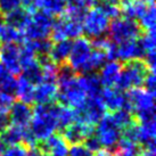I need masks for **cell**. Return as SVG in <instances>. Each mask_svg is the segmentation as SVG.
<instances>
[{"mask_svg":"<svg viewBox=\"0 0 156 156\" xmlns=\"http://www.w3.org/2000/svg\"><path fill=\"white\" fill-rule=\"evenodd\" d=\"M61 106L52 101L49 104H37L33 107V116L30 122V130L38 141L47 139L57 131V114Z\"/></svg>","mask_w":156,"mask_h":156,"instance_id":"obj_1","label":"cell"},{"mask_svg":"<svg viewBox=\"0 0 156 156\" xmlns=\"http://www.w3.org/2000/svg\"><path fill=\"white\" fill-rule=\"evenodd\" d=\"M149 69L143 59H130L122 63L120 76L115 88L120 91H129L136 88H143L145 79L149 74Z\"/></svg>","mask_w":156,"mask_h":156,"instance_id":"obj_2","label":"cell"},{"mask_svg":"<svg viewBox=\"0 0 156 156\" xmlns=\"http://www.w3.org/2000/svg\"><path fill=\"white\" fill-rule=\"evenodd\" d=\"M96 128V136L101 146L112 156L120 152L119 141L121 139V129L117 126L112 114H105Z\"/></svg>","mask_w":156,"mask_h":156,"instance_id":"obj_3","label":"cell"},{"mask_svg":"<svg viewBox=\"0 0 156 156\" xmlns=\"http://www.w3.org/2000/svg\"><path fill=\"white\" fill-rule=\"evenodd\" d=\"M145 33L138 22L133 20H128L124 17H119L112 20L108 25L109 39L120 44L122 41L130 39H137Z\"/></svg>","mask_w":156,"mask_h":156,"instance_id":"obj_4","label":"cell"},{"mask_svg":"<svg viewBox=\"0 0 156 156\" xmlns=\"http://www.w3.org/2000/svg\"><path fill=\"white\" fill-rule=\"evenodd\" d=\"M109 20L99 9L92 7L86 14L82 21V31L87 39L108 32Z\"/></svg>","mask_w":156,"mask_h":156,"instance_id":"obj_5","label":"cell"},{"mask_svg":"<svg viewBox=\"0 0 156 156\" xmlns=\"http://www.w3.org/2000/svg\"><path fill=\"white\" fill-rule=\"evenodd\" d=\"M91 52H92V47L86 37H79L72 44V49L69 52L67 63L76 71L78 75L82 72Z\"/></svg>","mask_w":156,"mask_h":156,"instance_id":"obj_6","label":"cell"},{"mask_svg":"<svg viewBox=\"0 0 156 156\" xmlns=\"http://www.w3.org/2000/svg\"><path fill=\"white\" fill-rule=\"evenodd\" d=\"M96 132V126L92 124H82L73 122L59 133L69 146L83 144L84 139Z\"/></svg>","mask_w":156,"mask_h":156,"instance_id":"obj_7","label":"cell"},{"mask_svg":"<svg viewBox=\"0 0 156 156\" xmlns=\"http://www.w3.org/2000/svg\"><path fill=\"white\" fill-rule=\"evenodd\" d=\"M0 63L12 75H20L22 71L20 64V46L17 44H4L0 46Z\"/></svg>","mask_w":156,"mask_h":156,"instance_id":"obj_8","label":"cell"},{"mask_svg":"<svg viewBox=\"0 0 156 156\" xmlns=\"http://www.w3.org/2000/svg\"><path fill=\"white\" fill-rule=\"evenodd\" d=\"M8 116L10 119V123L13 126L26 128V126H29L31 120H32L33 109L30 105L24 104L20 100H14L8 111Z\"/></svg>","mask_w":156,"mask_h":156,"instance_id":"obj_9","label":"cell"},{"mask_svg":"<svg viewBox=\"0 0 156 156\" xmlns=\"http://www.w3.org/2000/svg\"><path fill=\"white\" fill-rule=\"evenodd\" d=\"M78 81L89 98H99L104 90L97 73H87L78 75Z\"/></svg>","mask_w":156,"mask_h":156,"instance_id":"obj_10","label":"cell"},{"mask_svg":"<svg viewBox=\"0 0 156 156\" xmlns=\"http://www.w3.org/2000/svg\"><path fill=\"white\" fill-rule=\"evenodd\" d=\"M122 63L119 62H109L105 64L99 71V80L105 88H113L116 84V81L121 73Z\"/></svg>","mask_w":156,"mask_h":156,"instance_id":"obj_11","label":"cell"},{"mask_svg":"<svg viewBox=\"0 0 156 156\" xmlns=\"http://www.w3.org/2000/svg\"><path fill=\"white\" fill-rule=\"evenodd\" d=\"M5 23L7 25L12 26L18 31H23L29 22L31 21V13H29L25 8L17 7L12 12L4 15Z\"/></svg>","mask_w":156,"mask_h":156,"instance_id":"obj_12","label":"cell"},{"mask_svg":"<svg viewBox=\"0 0 156 156\" xmlns=\"http://www.w3.org/2000/svg\"><path fill=\"white\" fill-rule=\"evenodd\" d=\"M57 87L56 83H47L41 82L34 88L33 94V100L37 104H49L55 101L57 95Z\"/></svg>","mask_w":156,"mask_h":156,"instance_id":"obj_13","label":"cell"},{"mask_svg":"<svg viewBox=\"0 0 156 156\" xmlns=\"http://www.w3.org/2000/svg\"><path fill=\"white\" fill-rule=\"evenodd\" d=\"M72 44H73V41L71 39H64L54 42L51 50L49 52V56L51 57L52 62L56 65L67 62L71 49H72Z\"/></svg>","mask_w":156,"mask_h":156,"instance_id":"obj_14","label":"cell"},{"mask_svg":"<svg viewBox=\"0 0 156 156\" xmlns=\"http://www.w3.org/2000/svg\"><path fill=\"white\" fill-rule=\"evenodd\" d=\"M20 74H21L20 79H22L23 81H25L33 87H37L38 84H40L44 79L42 67L38 64L37 61L32 62L31 64L22 67V71Z\"/></svg>","mask_w":156,"mask_h":156,"instance_id":"obj_15","label":"cell"},{"mask_svg":"<svg viewBox=\"0 0 156 156\" xmlns=\"http://www.w3.org/2000/svg\"><path fill=\"white\" fill-rule=\"evenodd\" d=\"M106 62H107L106 54H105L103 49H92V52H91L89 59L86 63L82 72L79 75H82V74L87 73H97L106 64Z\"/></svg>","mask_w":156,"mask_h":156,"instance_id":"obj_16","label":"cell"},{"mask_svg":"<svg viewBox=\"0 0 156 156\" xmlns=\"http://www.w3.org/2000/svg\"><path fill=\"white\" fill-rule=\"evenodd\" d=\"M87 12L88 7L87 5L83 2V0H66L65 12L63 15L69 20L82 23Z\"/></svg>","mask_w":156,"mask_h":156,"instance_id":"obj_17","label":"cell"},{"mask_svg":"<svg viewBox=\"0 0 156 156\" xmlns=\"http://www.w3.org/2000/svg\"><path fill=\"white\" fill-rule=\"evenodd\" d=\"M51 30L44 27V26L40 25L38 23L33 22L31 20L29 24L24 27V30L22 31L24 40H30V41H35V40L44 39V38H49Z\"/></svg>","mask_w":156,"mask_h":156,"instance_id":"obj_18","label":"cell"},{"mask_svg":"<svg viewBox=\"0 0 156 156\" xmlns=\"http://www.w3.org/2000/svg\"><path fill=\"white\" fill-rule=\"evenodd\" d=\"M37 9H42L54 16H62L65 12V0H35Z\"/></svg>","mask_w":156,"mask_h":156,"instance_id":"obj_19","label":"cell"},{"mask_svg":"<svg viewBox=\"0 0 156 156\" xmlns=\"http://www.w3.org/2000/svg\"><path fill=\"white\" fill-rule=\"evenodd\" d=\"M24 41L22 31H18L6 23L0 25V42L2 44H21Z\"/></svg>","mask_w":156,"mask_h":156,"instance_id":"obj_20","label":"cell"},{"mask_svg":"<svg viewBox=\"0 0 156 156\" xmlns=\"http://www.w3.org/2000/svg\"><path fill=\"white\" fill-rule=\"evenodd\" d=\"M22 133L23 128L10 124L2 133L0 134V139L2 140V143L6 146H14V145L22 144Z\"/></svg>","mask_w":156,"mask_h":156,"instance_id":"obj_21","label":"cell"},{"mask_svg":"<svg viewBox=\"0 0 156 156\" xmlns=\"http://www.w3.org/2000/svg\"><path fill=\"white\" fill-rule=\"evenodd\" d=\"M33 94H34V87L29 84L25 81H23L22 79H18L17 91H16V97L18 98V100L24 103V104L32 106V105L34 104Z\"/></svg>","mask_w":156,"mask_h":156,"instance_id":"obj_22","label":"cell"},{"mask_svg":"<svg viewBox=\"0 0 156 156\" xmlns=\"http://www.w3.org/2000/svg\"><path fill=\"white\" fill-rule=\"evenodd\" d=\"M78 76L76 71L69 65L67 62H64L62 64L57 65V72H56V83L57 86L63 84V83L69 82Z\"/></svg>","mask_w":156,"mask_h":156,"instance_id":"obj_23","label":"cell"},{"mask_svg":"<svg viewBox=\"0 0 156 156\" xmlns=\"http://www.w3.org/2000/svg\"><path fill=\"white\" fill-rule=\"evenodd\" d=\"M119 61L123 63L130 59H136V39H130L117 44Z\"/></svg>","mask_w":156,"mask_h":156,"instance_id":"obj_24","label":"cell"},{"mask_svg":"<svg viewBox=\"0 0 156 156\" xmlns=\"http://www.w3.org/2000/svg\"><path fill=\"white\" fill-rule=\"evenodd\" d=\"M74 122V111L69 107H62L57 114V133H62V131L66 129L69 124Z\"/></svg>","mask_w":156,"mask_h":156,"instance_id":"obj_25","label":"cell"},{"mask_svg":"<svg viewBox=\"0 0 156 156\" xmlns=\"http://www.w3.org/2000/svg\"><path fill=\"white\" fill-rule=\"evenodd\" d=\"M155 6L154 4H149L146 13L144 14V16L139 20V25L141 26L145 32H151L155 31Z\"/></svg>","mask_w":156,"mask_h":156,"instance_id":"obj_26","label":"cell"},{"mask_svg":"<svg viewBox=\"0 0 156 156\" xmlns=\"http://www.w3.org/2000/svg\"><path fill=\"white\" fill-rule=\"evenodd\" d=\"M112 116L120 129H123V128H126V126H130L131 123L137 122L134 120L133 114L130 112H126L124 109H117L115 112H113Z\"/></svg>","mask_w":156,"mask_h":156,"instance_id":"obj_27","label":"cell"},{"mask_svg":"<svg viewBox=\"0 0 156 156\" xmlns=\"http://www.w3.org/2000/svg\"><path fill=\"white\" fill-rule=\"evenodd\" d=\"M31 44H32V47H33L35 55H37V54H49L50 50H51L54 42L51 41L50 38H44V39L31 41Z\"/></svg>","mask_w":156,"mask_h":156,"instance_id":"obj_28","label":"cell"},{"mask_svg":"<svg viewBox=\"0 0 156 156\" xmlns=\"http://www.w3.org/2000/svg\"><path fill=\"white\" fill-rule=\"evenodd\" d=\"M82 145L86 148H88L90 152L94 153V154L97 152H99L100 149H103V146H101V144H100L98 137L96 136V132L84 139V141H83Z\"/></svg>","mask_w":156,"mask_h":156,"instance_id":"obj_29","label":"cell"},{"mask_svg":"<svg viewBox=\"0 0 156 156\" xmlns=\"http://www.w3.org/2000/svg\"><path fill=\"white\" fill-rule=\"evenodd\" d=\"M27 148L22 145H14V146H9L7 149H5L4 153L0 156H27Z\"/></svg>","mask_w":156,"mask_h":156,"instance_id":"obj_30","label":"cell"},{"mask_svg":"<svg viewBox=\"0 0 156 156\" xmlns=\"http://www.w3.org/2000/svg\"><path fill=\"white\" fill-rule=\"evenodd\" d=\"M105 54H106V58L109 62H117L119 61V47L117 44L114 42L112 40H109V42L104 49Z\"/></svg>","mask_w":156,"mask_h":156,"instance_id":"obj_31","label":"cell"},{"mask_svg":"<svg viewBox=\"0 0 156 156\" xmlns=\"http://www.w3.org/2000/svg\"><path fill=\"white\" fill-rule=\"evenodd\" d=\"M22 0H0V13L6 15L14 9L20 7Z\"/></svg>","mask_w":156,"mask_h":156,"instance_id":"obj_32","label":"cell"},{"mask_svg":"<svg viewBox=\"0 0 156 156\" xmlns=\"http://www.w3.org/2000/svg\"><path fill=\"white\" fill-rule=\"evenodd\" d=\"M67 156H95V154L84 147L82 144H80V145L71 146L69 148Z\"/></svg>","mask_w":156,"mask_h":156,"instance_id":"obj_33","label":"cell"},{"mask_svg":"<svg viewBox=\"0 0 156 156\" xmlns=\"http://www.w3.org/2000/svg\"><path fill=\"white\" fill-rule=\"evenodd\" d=\"M144 90H146L148 94H151L152 96H155L156 91V80H155V74L153 72H149L147 75V78L145 79L144 82Z\"/></svg>","mask_w":156,"mask_h":156,"instance_id":"obj_34","label":"cell"},{"mask_svg":"<svg viewBox=\"0 0 156 156\" xmlns=\"http://www.w3.org/2000/svg\"><path fill=\"white\" fill-rule=\"evenodd\" d=\"M143 61L146 63V65L148 66L149 71L153 72V73H155V66H156L155 49H153V50H148V51L146 52V56H145V58H144Z\"/></svg>","mask_w":156,"mask_h":156,"instance_id":"obj_35","label":"cell"},{"mask_svg":"<svg viewBox=\"0 0 156 156\" xmlns=\"http://www.w3.org/2000/svg\"><path fill=\"white\" fill-rule=\"evenodd\" d=\"M14 98L5 94H0V112L8 113L10 106L13 104Z\"/></svg>","mask_w":156,"mask_h":156,"instance_id":"obj_36","label":"cell"},{"mask_svg":"<svg viewBox=\"0 0 156 156\" xmlns=\"http://www.w3.org/2000/svg\"><path fill=\"white\" fill-rule=\"evenodd\" d=\"M10 119L8 116V113L0 112V134L2 133L9 126H10Z\"/></svg>","mask_w":156,"mask_h":156,"instance_id":"obj_37","label":"cell"},{"mask_svg":"<svg viewBox=\"0 0 156 156\" xmlns=\"http://www.w3.org/2000/svg\"><path fill=\"white\" fill-rule=\"evenodd\" d=\"M27 156H46V155H44V154L39 151V148L35 146V147L29 148V151H27Z\"/></svg>","mask_w":156,"mask_h":156,"instance_id":"obj_38","label":"cell"},{"mask_svg":"<svg viewBox=\"0 0 156 156\" xmlns=\"http://www.w3.org/2000/svg\"><path fill=\"white\" fill-rule=\"evenodd\" d=\"M122 0H98L97 2H103V4H108V5H115V6H120Z\"/></svg>","mask_w":156,"mask_h":156,"instance_id":"obj_39","label":"cell"},{"mask_svg":"<svg viewBox=\"0 0 156 156\" xmlns=\"http://www.w3.org/2000/svg\"><path fill=\"white\" fill-rule=\"evenodd\" d=\"M139 156H156L155 151H147V149H143Z\"/></svg>","mask_w":156,"mask_h":156,"instance_id":"obj_40","label":"cell"},{"mask_svg":"<svg viewBox=\"0 0 156 156\" xmlns=\"http://www.w3.org/2000/svg\"><path fill=\"white\" fill-rule=\"evenodd\" d=\"M114 156H137V155L131 152H128V151H120V152L117 153V154H115Z\"/></svg>","mask_w":156,"mask_h":156,"instance_id":"obj_41","label":"cell"},{"mask_svg":"<svg viewBox=\"0 0 156 156\" xmlns=\"http://www.w3.org/2000/svg\"><path fill=\"white\" fill-rule=\"evenodd\" d=\"M97 1H98V0H83V2L87 5L88 8H89V7H94V6L97 4Z\"/></svg>","mask_w":156,"mask_h":156,"instance_id":"obj_42","label":"cell"},{"mask_svg":"<svg viewBox=\"0 0 156 156\" xmlns=\"http://www.w3.org/2000/svg\"><path fill=\"white\" fill-rule=\"evenodd\" d=\"M6 149V145H5L4 143H2V140L0 139V155L4 153V151Z\"/></svg>","mask_w":156,"mask_h":156,"instance_id":"obj_43","label":"cell"},{"mask_svg":"<svg viewBox=\"0 0 156 156\" xmlns=\"http://www.w3.org/2000/svg\"><path fill=\"white\" fill-rule=\"evenodd\" d=\"M147 4H154V0H145Z\"/></svg>","mask_w":156,"mask_h":156,"instance_id":"obj_44","label":"cell"},{"mask_svg":"<svg viewBox=\"0 0 156 156\" xmlns=\"http://www.w3.org/2000/svg\"><path fill=\"white\" fill-rule=\"evenodd\" d=\"M0 46H1V42H0Z\"/></svg>","mask_w":156,"mask_h":156,"instance_id":"obj_45","label":"cell"}]
</instances>
